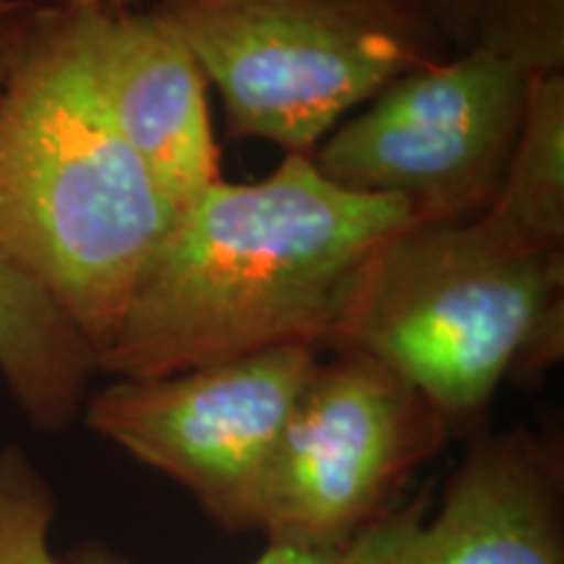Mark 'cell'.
Returning a JSON list of instances; mask_svg holds the SVG:
<instances>
[{
  "label": "cell",
  "mask_w": 564,
  "mask_h": 564,
  "mask_svg": "<svg viewBox=\"0 0 564 564\" xmlns=\"http://www.w3.org/2000/svg\"><path fill=\"white\" fill-rule=\"evenodd\" d=\"M405 204L345 192L285 154L253 183H212L141 274L97 371L167 377L280 345L327 350L373 253L413 228Z\"/></svg>",
  "instance_id": "obj_1"
},
{
  "label": "cell",
  "mask_w": 564,
  "mask_h": 564,
  "mask_svg": "<svg viewBox=\"0 0 564 564\" xmlns=\"http://www.w3.org/2000/svg\"><path fill=\"white\" fill-rule=\"evenodd\" d=\"M173 220V204L91 87L66 0H42L0 95V253L58 301L100 356Z\"/></svg>",
  "instance_id": "obj_2"
},
{
  "label": "cell",
  "mask_w": 564,
  "mask_h": 564,
  "mask_svg": "<svg viewBox=\"0 0 564 564\" xmlns=\"http://www.w3.org/2000/svg\"><path fill=\"white\" fill-rule=\"evenodd\" d=\"M337 348L405 379L449 436L481 434L502 382H535L562 358L564 253L518 249L481 220L413 225L366 264Z\"/></svg>",
  "instance_id": "obj_3"
},
{
  "label": "cell",
  "mask_w": 564,
  "mask_h": 564,
  "mask_svg": "<svg viewBox=\"0 0 564 564\" xmlns=\"http://www.w3.org/2000/svg\"><path fill=\"white\" fill-rule=\"evenodd\" d=\"M220 89L225 133L312 158L345 112L453 47L426 0H160Z\"/></svg>",
  "instance_id": "obj_4"
},
{
  "label": "cell",
  "mask_w": 564,
  "mask_h": 564,
  "mask_svg": "<svg viewBox=\"0 0 564 564\" xmlns=\"http://www.w3.org/2000/svg\"><path fill=\"white\" fill-rule=\"evenodd\" d=\"M447 440L444 421L405 379L361 350H329L274 444L253 531L267 546L340 554Z\"/></svg>",
  "instance_id": "obj_5"
},
{
  "label": "cell",
  "mask_w": 564,
  "mask_h": 564,
  "mask_svg": "<svg viewBox=\"0 0 564 564\" xmlns=\"http://www.w3.org/2000/svg\"><path fill=\"white\" fill-rule=\"evenodd\" d=\"M531 79L470 45L394 79L312 154L345 192L390 196L415 225L474 223L491 207Z\"/></svg>",
  "instance_id": "obj_6"
},
{
  "label": "cell",
  "mask_w": 564,
  "mask_h": 564,
  "mask_svg": "<svg viewBox=\"0 0 564 564\" xmlns=\"http://www.w3.org/2000/svg\"><path fill=\"white\" fill-rule=\"evenodd\" d=\"M322 350L280 345L167 377L89 392L84 423L181 484L217 525L253 531L274 444Z\"/></svg>",
  "instance_id": "obj_7"
},
{
  "label": "cell",
  "mask_w": 564,
  "mask_h": 564,
  "mask_svg": "<svg viewBox=\"0 0 564 564\" xmlns=\"http://www.w3.org/2000/svg\"><path fill=\"white\" fill-rule=\"evenodd\" d=\"M432 489L356 535L340 564H564L560 444L531 429L481 432L449 478L440 510Z\"/></svg>",
  "instance_id": "obj_8"
},
{
  "label": "cell",
  "mask_w": 564,
  "mask_h": 564,
  "mask_svg": "<svg viewBox=\"0 0 564 564\" xmlns=\"http://www.w3.org/2000/svg\"><path fill=\"white\" fill-rule=\"evenodd\" d=\"M66 6L102 108L178 215L223 178L207 76L152 6Z\"/></svg>",
  "instance_id": "obj_9"
},
{
  "label": "cell",
  "mask_w": 564,
  "mask_h": 564,
  "mask_svg": "<svg viewBox=\"0 0 564 564\" xmlns=\"http://www.w3.org/2000/svg\"><path fill=\"white\" fill-rule=\"evenodd\" d=\"M97 356L37 280L0 253V379L37 432L58 434L87 403Z\"/></svg>",
  "instance_id": "obj_10"
},
{
  "label": "cell",
  "mask_w": 564,
  "mask_h": 564,
  "mask_svg": "<svg viewBox=\"0 0 564 564\" xmlns=\"http://www.w3.org/2000/svg\"><path fill=\"white\" fill-rule=\"evenodd\" d=\"M476 220L518 249L564 253V74L528 84L523 123L499 192Z\"/></svg>",
  "instance_id": "obj_11"
},
{
  "label": "cell",
  "mask_w": 564,
  "mask_h": 564,
  "mask_svg": "<svg viewBox=\"0 0 564 564\" xmlns=\"http://www.w3.org/2000/svg\"><path fill=\"white\" fill-rule=\"evenodd\" d=\"M470 45L510 61L528 79L564 74V0H478Z\"/></svg>",
  "instance_id": "obj_12"
},
{
  "label": "cell",
  "mask_w": 564,
  "mask_h": 564,
  "mask_svg": "<svg viewBox=\"0 0 564 564\" xmlns=\"http://www.w3.org/2000/svg\"><path fill=\"white\" fill-rule=\"evenodd\" d=\"M58 499L19 444L0 449V564H63L51 549Z\"/></svg>",
  "instance_id": "obj_13"
},
{
  "label": "cell",
  "mask_w": 564,
  "mask_h": 564,
  "mask_svg": "<svg viewBox=\"0 0 564 564\" xmlns=\"http://www.w3.org/2000/svg\"><path fill=\"white\" fill-rule=\"evenodd\" d=\"M40 9L42 0H0V95L30 45Z\"/></svg>",
  "instance_id": "obj_14"
},
{
  "label": "cell",
  "mask_w": 564,
  "mask_h": 564,
  "mask_svg": "<svg viewBox=\"0 0 564 564\" xmlns=\"http://www.w3.org/2000/svg\"><path fill=\"white\" fill-rule=\"evenodd\" d=\"M63 564H131L121 554L112 552L110 546L87 541V544L76 546L74 552L61 560ZM253 564H340L337 554H319V552H301V549L288 546H267L264 554Z\"/></svg>",
  "instance_id": "obj_15"
},
{
  "label": "cell",
  "mask_w": 564,
  "mask_h": 564,
  "mask_svg": "<svg viewBox=\"0 0 564 564\" xmlns=\"http://www.w3.org/2000/svg\"><path fill=\"white\" fill-rule=\"evenodd\" d=\"M478 0H426L429 11L440 26L453 53H460L474 37V17Z\"/></svg>",
  "instance_id": "obj_16"
},
{
  "label": "cell",
  "mask_w": 564,
  "mask_h": 564,
  "mask_svg": "<svg viewBox=\"0 0 564 564\" xmlns=\"http://www.w3.org/2000/svg\"><path fill=\"white\" fill-rule=\"evenodd\" d=\"M154 3L160 0H108V6H116V9H150Z\"/></svg>",
  "instance_id": "obj_17"
},
{
  "label": "cell",
  "mask_w": 564,
  "mask_h": 564,
  "mask_svg": "<svg viewBox=\"0 0 564 564\" xmlns=\"http://www.w3.org/2000/svg\"><path fill=\"white\" fill-rule=\"evenodd\" d=\"M70 6H97V3H108V0H66Z\"/></svg>",
  "instance_id": "obj_18"
}]
</instances>
